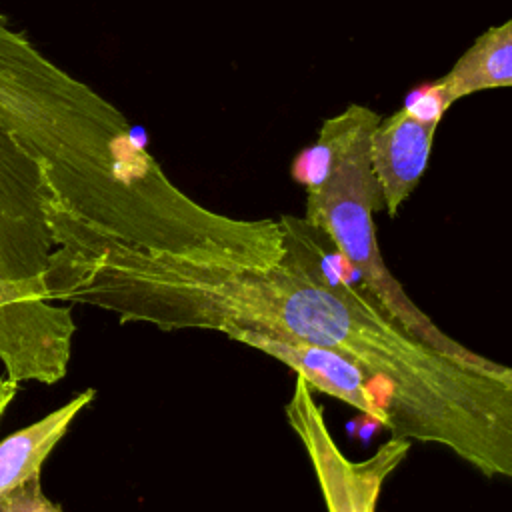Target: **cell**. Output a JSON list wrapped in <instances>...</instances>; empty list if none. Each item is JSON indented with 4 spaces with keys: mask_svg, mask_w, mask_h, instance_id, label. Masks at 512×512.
I'll list each match as a JSON object with an SVG mask.
<instances>
[{
    "mask_svg": "<svg viewBox=\"0 0 512 512\" xmlns=\"http://www.w3.org/2000/svg\"><path fill=\"white\" fill-rule=\"evenodd\" d=\"M0 512H62V508L42 492L40 474H34L0 492Z\"/></svg>",
    "mask_w": 512,
    "mask_h": 512,
    "instance_id": "cell-11",
    "label": "cell"
},
{
    "mask_svg": "<svg viewBox=\"0 0 512 512\" xmlns=\"http://www.w3.org/2000/svg\"><path fill=\"white\" fill-rule=\"evenodd\" d=\"M0 124L42 168L50 220L108 206L136 158L132 130L98 94L46 60L0 16Z\"/></svg>",
    "mask_w": 512,
    "mask_h": 512,
    "instance_id": "cell-2",
    "label": "cell"
},
{
    "mask_svg": "<svg viewBox=\"0 0 512 512\" xmlns=\"http://www.w3.org/2000/svg\"><path fill=\"white\" fill-rule=\"evenodd\" d=\"M228 338L286 364L312 392H324L346 402L390 432L392 418L376 396L370 376L358 362L342 352L262 330H236Z\"/></svg>",
    "mask_w": 512,
    "mask_h": 512,
    "instance_id": "cell-6",
    "label": "cell"
},
{
    "mask_svg": "<svg viewBox=\"0 0 512 512\" xmlns=\"http://www.w3.org/2000/svg\"><path fill=\"white\" fill-rule=\"evenodd\" d=\"M284 414L308 454L326 510L376 512L386 478L402 464L412 442L390 436L368 458L350 460L336 444L322 406L300 376L294 380Z\"/></svg>",
    "mask_w": 512,
    "mask_h": 512,
    "instance_id": "cell-5",
    "label": "cell"
},
{
    "mask_svg": "<svg viewBox=\"0 0 512 512\" xmlns=\"http://www.w3.org/2000/svg\"><path fill=\"white\" fill-rule=\"evenodd\" d=\"M438 124L412 118L402 108L380 118L370 134V164L380 190L382 210L396 216L402 202L418 186L432 150Z\"/></svg>",
    "mask_w": 512,
    "mask_h": 512,
    "instance_id": "cell-7",
    "label": "cell"
},
{
    "mask_svg": "<svg viewBox=\"0 0 512 512\" xmlns=\"http://www.w3.org/2000/svg\"><path fill=\"white\" fill-rule=\"evenodd\" d=\"M42 168L0 124V360L14 382L66 376L76 324L50 298L54 240Z\"/></svg>",
    "mask_w": 512,
    "mask_h": 512,
    "instance_id": "cell-3",
    "label": "cell"
},
{
    "mask_svg": "<svg viewBox=\"0 0 512 512\" xmlns=\"http://www.w3.org/2000/svg\"><path fill=\"white\" fill-rule=\"evenodd\" d=\"M16 392H18V382L10 380L8 376L0 378V420H2L4 412H6V408L10 406V402L14 400Z\"/></svg>",
    "mask_w": 512,
    "mask_h": 512,
    "instance_id": "cell-13",
    "label": "cell"
},
{
    "mask_svg": "<svg viewBox=\"0 0 512 512\" xmlns=\"http://www.w3.org/2000/svg\"><path fill=\"white\" fill-rule=\"evenodd\" d=\"M94 396L96 392L88 388L38 422L16 430L0 442V492L24 478L40 474L48 454L68 432L72 420L94 400Z\"/></svg>",
    "mask_w": 512,
    "mask_h": 512,
    "instance_id": "cell-8",
    "label": "cell"
},
{
    "mask_svg": "<svg viewBox=\"0 0 512 512\" xmlns=\"http://www.w3.org/2000/svg\"><path fill=\"white\" fill-rule=\"evenodd\" d=\"M282 258L266 270L136 252L52 262L56 302L88 304L160 330H262L358 362L392 418L390 436L440 444L484 476L512 474V370L440 352L392 322L328 240L282 216Z\"/></svg>",
    "mask_w": 512,
    "mask_h": 512,
    "instance_id": "cell-1",
    "label": "cell"
},
{
    "mask_svg": "<svg viewBox=\"0 0 512 512\" xmlns=\"http://www.w3.org/2000/svg\"><path fill=\"white\" fill-rule=\"evenodd\" d=\"M380 116L364 124L328 176L306 192L304 220L322 230L358 278L364 294L400 328L424 344L460 358L472 350L444 334L406 294L386 268L376 242L374 212L382 210L380 190L370 164V134Z\"/></svg>",
    "mask_w": 512,
    "mask_h": 512,
    "instance_id": "cell-4",
    "label": "cell"
},
{
    "mask_svg": "<svg viewBox=\"0 0 512 512\" xmlns=\"http://www.w3.org/2000/svg\"><path fill=\"white\" fill-rule=\"evenodd\" d=\"M450 106H452V100L448 98V92L442 80H438L434 84H422L414 88L408 94L402 110L420 122L438 124Z\"/></svg>",
    "mask_w": 512,
    "mask_h": 512,
    "instance_id": "cell-12",
    "label": "cell"
},
{
    "mask_svg": "<svg viewBox=\"0 0 512 512\" xmlns=\"http://www.w3.org/2000/svg\"><path fill=\"white\" fill-rule=\"evenodd\" d=\"M374 118H378V114L358 104H352L342 114L328 118L320 128L318 140L312 146L300 150V154L294 158V180L306 186V190L318 186L328 176L332 164L352 142L356 132Z\"/></svg>",
    "mask_w": 512,
    "mask_h": 512,
    "instance_id": "cell-10",
    "label": "cell"
},
{
    "mask_svg": "<svg viewBox=\"0 0 512 512\" xmlns=\"http://www.w3.org/2000/svg\"><path fill=\"white\" fill-rule=\"evenodd\" d=\"M454 102L488 88L512 84V22L506 20L480 34L458 58L454 68L440 78Z\"/></svg>",
    "mask_w": 512,
    "mask_h": 512,
    "instance_id": "cell-9",
    "label": "cell"
}]
</instances>
